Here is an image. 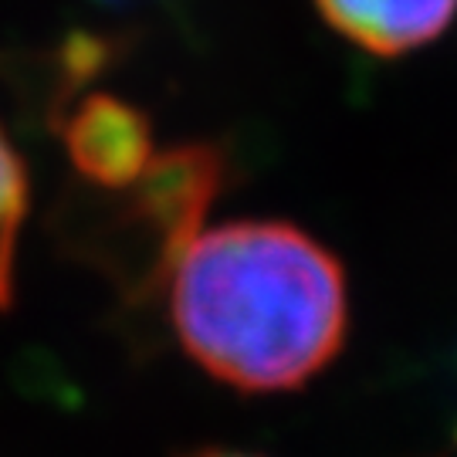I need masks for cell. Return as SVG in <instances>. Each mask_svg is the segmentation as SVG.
<instances>
[{
    "instance_id": "6da1fadb",
    "label": "cell",
    "mask_w": 457,
    "mask_h": 457,
    "mask_svg": "<svg viewBox=\"0 0 457 457\" xmlns=\"http://www.w3.org/2000/svg\"><path fill=\"white\" fill-rule=\"evenodd\" d=\"M166 271L180 345L237 390H295L326 370L345 339L343 268L292 224L230 220L196 230Z\"/></svg>"
},
{
    "instance_id": "7a4b0ae2",
    "label": "cell",
    "mask_w": 457,
    "mask_h": 457,
    "mask_svg": "<svg viewBox=\"0 0 457 457\" xmlns=\"http://www.w3.org/2000/svg\"><path fill=\"white\" fill-rule=\"evenodd\" d=\"M65 149L75 170L98 187H129L156 160L146 115L112 96L85 98L68 115Z\"/></svg>"
},
{
    "instance_id": "3957f363",
    "label": "cell",
    "mask_w": 457,
    "mask_h": 457,
    "mask_svg": "<svg viewBox=\"0 0 457 457\" xmlns=\"http://www.w3.org/2000/svg\"><path fill=\"white\" fill-rule=\"evenodd\" d=\"M315 4L345 41L386 58L434 41L457 11V0H315Z\"/></svg>"
},
{
    "instance_id": "277c9868",
    "label": "cell",
    "mask_w": 457,
    "mask_h": 457,
    "mask_svg": "<svg viewBox=\"0 0 457 457\" xmlns=\"http://www.w3.org/2000/svg\"><path fill=\"white\" fill-rule=\"evenodd\" d=\"M24 213H28V177L17 153L0 132V309H7L14 298V258Z\"/></svg>"
},
{
    "instance_id": "5b68a950",
    "label": "cell",
    "mask_w": 457,
    "mask_h": 457,
    "mask_svg": "<svg viewBox=\"0 0 457 457\" xmlns=\"http://www.w3.org/2000/svg\"><path fill=\"white\" fill-rule=\"evenodd\" d=\"M96 4L109 11H143L146 4H156V0H96Z\"/></svg>"
},
{
    "instance_id": "8992f818",
    "label": "cell",
    "mask_w": 457,
    "mask_h": 457,
    "mask_svg": "<svg viewBox=\"0 0 457 457\" xmlns=\"http://www.w3.org/2000/svg\"><path fill=\"white\" fill-rule=\"evenodd\" d=\"M190 457H247V454H234V451H200V454Z\"/></svg>"
}]
</instances>
